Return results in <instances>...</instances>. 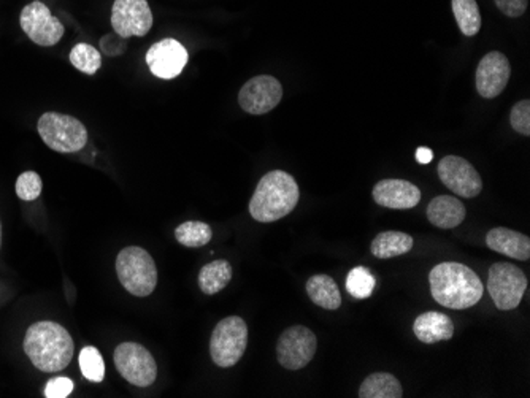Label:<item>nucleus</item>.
I'll list each match as a JSON object with an SVG mask.
<instances>
[{
  "instance_id": "obj_1",
  "label": "nucleus",
  "mask_w": 530,
  "mask_h": 398,
  "mask_svg": "<svg viewBox=\"0 0 530 398\" xmlns=\"http://www.w3.org/2000/svg\"><path fill=\"white\" fill-rule=\"evenodd\" d=\"M435 302L450 309L475 307L482 300V281L472 268L458 262H443L429 273Z\"/></svg>"
},
{
  "instance_id": "obj_2",
  "label": "nucleus",
  "mask_w": 530,
  "mask_h": 398,
  "mask_svg": "<svg viewBox=\"0 0 530 398\" xmlns=\"http://www.w3.org/2000/svg\"><path fill=\"white\" fill-rule=\"evenodd\" d=\"M25 351L37 370L56 373L72 362L73 340L58 322L40 320L27 329Z\"/></svg>"
},
{
  "instance_id": "obj_3",
  "label": "nucleus",
  "mask_w": 530,
  "mask_h": 398,
  "mask_svg": "<svg viewBox=\"0 0 530 398\" xmlns=\"http://www.w3.org/2000/svg\"><path fill=\"white\" fill-rule=\"evenodd\" d=\"M301 197L294 176L283 170H271L262 176L249 200V215L258 223H275L294 210Z\"/></svg>"
},
{
  "instance_id": "obj_4",
  "label": "nucleus",
  "mask_w": 530,
  "mask_h": 398,
  "mask_svg": "<svg viewBox=\"0 0 530 398\" xmlns=\"http://www.w3.org/2000/svg\"><path fill=\"white\" fill-rule=\"evenodd\" d=\"M116 275L132 296L148 297L156 289V264L143 247H124L116 257Z\"/></svg>"
},
{
  "instance_id": "obj_5",
  "label": "nucleus",
  "mask_w": 530,
  "mask_h": 398,
  "mask_svg": "<svg viewBox=\"0 0 530 398\" xmlns=\"http://www.w3.org/2000/svg\"><path fill=\"white\" fill-rule=\"evenodd\" d=\"M37 129L45 145L62 154L81 152L88 143L86 127L73 116L49 111L40 116Z\"/></svg>"
},
{
  "instance_id": "obj_6",
  "label": "nucleus",
  "mask_w": 530,
  "mask_h": 398,
  "mask_svg": "<svg viewBox=\"0 0 530 398\" xmlns=\"http://www.w3.org/2000/svg\"><path fill=\"white\" fill-rule=\"evenodd\" d=\"M248 327L240 316H229L217 322L210 338L211 361L217 367L230 368L240 362L247 351Z\"/></svg>"
},
{
  "instance_id": "obj_7",
  "label": "nucleus",
  "mask_w": 530,
  "mask_h": 398,
  "mask_svg": "<svg viewBox=\"0 0 530 398\" xmlns=\"http://www.w3.org/2000/svg\"><path fill=\"white\" fill-rule=\"evenodd\" d=\"M527 289L525 272L508 262H497L489 268V296L501 311L519 307Z\"/></svg>"
},
{
  "instance_id": "obj_8",
  "label": "nucleus",
  "mask_w": 530,
  "mask_h": 398,
  "mask_svg": "<svg viewBox=\"0 0 530 398\" xmlns=\"http://www.w3.org/2000/svg\"><path fill=\"white\" fill-rule=\"evenodd\" d=\"M121 376L137 387H150L157 378L154 357L139 343H121L113 354Z\"/></svg>"
},
{
  "instance_id": "obj_9",
  "label": "nucleus",
  "mask_w": 530,
  "mask_h": 398,
  "mask_svg": "<svg viewBox=\"0 0 530 398\" xmlns=\"http://www.w3.org/2000/svg\"><path fill=\"white\" fill-rule=\"evenodd\" d=\"M318 340L308 327L292 326L286 329L278 340L277 359L286 370H302L313 361Z\"/></svg>"
},
{
  "instance_id": "obj_10",
  "label": "nucleus",
  "mask_w": 530,
  "mask_h": 398,
  "mask_svg": "<svg viewBox=\"0 0 530 398\" xmlns=\"http://www.w3.org/2000/svg\"><path fill=\"white\" fill-rule=\"evenodd\" d=\"M19 23L26 36L40 47H53L64 36L62 23L51 15L48 6L38 0L23 8Z\"/></svg>"
},
{
  "instance_id": "obj_11",
  "label": "nucleus",
  "mask_w": 530,
  "mask_h": 398,
  "mask_svg": "<svg viewBox=\"0 0 530 398\" xmlns=\"http://www.w3.org/2000/svg\"><path fill=\"white\" fill-rule=\"evenodd\" d=\"M439 178L451 193L464 199H473L482 191V176L464 157H443L439 163Z\"/></svg>"
},
{
  "instance_id": "obj_12",
  "label": "nucleus",
  "mask_w": 530,
  "mask_h": 398,
  "mask_svg": "<svg viewBox=\"0 0 530 398\" xmlns=\"http://www.w3.org/2000/svg\"><path fill=\"white\" fill-rule=\"evenodd\" d=\"M283 99V88L270 75H260L249 79L238 92V103L249 115L269 113Z\"/></svg>"
},
{
  "instance_id": "obj_13",
  "label": "nucleus",
  "mask_w": 530,
  "mask_h": 398,
  "mask_svg": "<svg viewBox=\"0 0 530 398\" xmlns=\"http://www.w3.org/2000/svg\"><path fill=\"white\" fill-rule=\"evenodd\" d=\"M153 21V12L146 0H115L111 6V26L122 38L146 36Z\"/></svg>"
},
{
  "instance_id": "obj_14",
  "label": "nucleus",
  "mask_w": 530,
  "mask_h": 398,
  "mask_svg": "<svg viewBox=\"0 0 530 398\" xmlns=\"http://www.w3.org/2000/svg\"><path fill=\"white\" fill-rule=\"evenodd\" d=\"M510 75L512 67L506 56L499 51H491L476 68V91L484 99H495L505 91Z\"/></svg>"
},
{
  "instance_id": "obj_15",
  "label": "nucleus",
  "mask_w": 530,
  "mask_h": 398,
  "mask_svg": "<svg viewBox=\"0 0 530 398\" xmlns=\"http://www.w3.org/2000/svg\"><path fill=\"white\" fill-rule=\"evenodd\" d=\"M146 64L157 79H176L187 64L186 48L178 40L164 38L146 53Z\"/></svg>"
},
{
  "instance_id": "obj_16",
  "label": "nucleus",
  "mask_w": 530,
  "mask_h": 398,
  "mask_svg": "<svg viewBox=\"0 0 530 398\" xmlns=\"http://www.w3.org/2000/svg\"><path fill=\"white\" fill-rule=\"evenodd\" d=\"M374 200L391 210H410L421 200V191L405 180H381L374 187Z\"/></svg>"
},
{
  "instance_id": "obj_17",
  "label": "nucleus",
  "mask_w": 530,
  "mask_h": 398,
  "mask_svg": "<svg viewBox=\"0 0 530 398\" xmlns=\"http://www.w3.org/2000/svg\"><path fill=\"white\" fill-rule=\"evenodd\" d=\"M486 245L495 253L504 254L512 259L529 260L530 238L516 230L506 227H495L489 230Z\"/></svg>"
},
{
  "instance_id": "obj_18",
  "label": "nucleus",
  "mask_w": 530,
  "mask_h": 398,
  "mask_svg": "<svg viewBox=\"0 0 530 398\" xmlns=\"http://www.w3.org/2000/svg\"><path fill=\"white\" fill-rule=\"evenodd\" d=\"M413 332L421 343L434 344L451 340L454 335V324L446 314L428 311L416 318Z\"/></svg>"
},
{
  "instance_id": "obj_19",
  "label": "nucleus",
  "mask_w": 530,
  "mask_h": 398,
  "mask_svg": "<svg viewBox=\"0 0 530 398\" xmlns=\"http://www.w3.org/2000/svg\"><path fill=\"white\" fill-rule=\"evenodd\" d=\"M465 205L451 195H439L428 206V219L439 229H456L464 223Z\"/></svg>"
},
{
  "instance_id": "obj_20",
  "label": "nucleus",
  "mask_w": 530,
  "mask_h": 398,
  "mask_svg": "<svg viewBox=\"0 0 530 398\" xmlns=\"http://www.w3.org/2000/svg\"><path fill=\"white\" fill-rule=\"evenodd\" d=\"M413 243H415L413 236L408 234L389 230L375 236L374 242L370 245V251L378 259H391V257H398V256L410 253Z\"/></svg>"
},
{
  "instance_id": "obj_21",
  "label": "nucleus",
  "mask_w": 530,
  "mask_h": 398,
  "mask_svg": "<svg viewBox=\"0 0 530 398\" xmlns=\"http://www.w3.org/2000/svg\"><path fill=\"white\" fill-rule=\"evenodd\" d=\"M307 294L310 300L324 308L335 311L342 305V294L337 283L329 275H314L307 281Z\"/></svg>"
},
{
  "instance_id": "obj_22",
  "label": "nucleus",
  "mask_w": 530,
  "mask_h": 398,
  "mask_svg": "<svg viewBox=\"0 0 530 398\" xmlns=\"http://www.w3.org/2000/svg\"><path fill=\"white\" fill-rule=\"evenodd\" d=\"M359 398H402L404 389L398 378L386 372L368 374L359 387Z\"/></svg>"
},
{
  "instance_id": "obj_23",
  "label": "nucleus",
  "mask_w": 530,
  "mask_h": 398,
  "mask_svg": "<svg viewBox=\"0 0 530 398\" xmlns=\"http://www.w3.org/2000/svg\"><path fill=\"white\" fill-rule=\"evenodd\" d=\"M232 279V267L228 260H213L199 273V288L207 296H215Z\"/></svg>"
},
{
  "instance_id": "obj_24",
  "label": "nucleus",
  "mask_w": 530,
  "mask_h": 398,
  "mask_svg": "<svg viewBox=\"0 0 530 398\" xmlns=\"http://www.w3.org/2000/svg\"><path fill=\"white\" fill-rule=\"evenodd\" d=\"M452 13L459 29L467 37H473L482 29V13L476 0H452Z\"/></svg>"
},
{
  "instance_id": "obj_25",
  "label": "nucleus",
  "mask_w": 530,
  "mask_h": 398,
  "mask_svg": "<svg viewBox=\"0 0 530 398\" xmlns=\"http://www.w3.org/2000/svg\"><path fill=\"white\" fill-rule=\"evenodd\" d=\"M175 238L183 246L202 247L210 243L213 230L208 224L202 221H187L176 227Z\"/></svg>"
},
{
  "instance_id": "obj_26",
  "label": "nucleus",
  "mask_w": 530,
  "mask_h": 398,
  "mask_svg": "<svg viewBox=\"0 0 530 398\" xmlns=\"http://www.w3.org/2000/svg\"><path fill=\"white\" fill-rule=\"evenodd\" d=\"M70 62L80 72L94 75L102 66V56L88 43H79L70 51Z\"/></svg>"
},
{
  "instance_id": "obj_27",
  "label": "nucleus",
  "mask_w": 530,
  "mask_h": 398,
  "mask_svg": "<svg viewBox=\"0 0 530 398\" xmlns=\"http://www.w3.org/2000/svg\"><path fill=\"white\" fill-rule=\"evenodd\" d=\"M375 286H376V281L374 275L368 272L366 267H355L346 278V290L357 300H364L372 296Z\"/></svg>"
},
{
  "instance_id": "obj_28",
  "label": "nucleus",
  "mask_w": 530,
  "mask_h": 398,
  "mask_svg": "<svg viewBox=\"0 0 530 398\" xmlns=\"http://www.w3.org/2000/svg\"><path fill=\"white\" fill-rule=\"evenodd\" d=\"M80 368L86 380L92 382H102L105 378V362L103 357L94 346H86L80 352Z\"/></svg>"
},
{
  "instance_id": "obj_29",
  "label": "nucleus",
  "mask_w": 530,
  "mask_h": 398,
  "mask_svg": "<svg viewBox=\"0 0 530 398\" xmlns=\"http://www.w3.org/2000/svg\"><path fill=\"white\" fill-rule=\"evenodd\" d=\"M42 194V178L36 172L21 173L16 182V195L25 202H32Z\"/></svg>"
},
{
  "instance_id": "obj_30",
  "label": "nucleus",
  "mask_w": 530,
  "mask_h": 398,
  "mask_svg": "<svg viewBox=\"0 0 530 398\" xmlns=\"http://www.w3.org/2000/svg\"><path fill=\"white\" fill-rule=\"evenodd\" d=\"M510 122L516 132L529 137L530 135V102L529 100H521L516 103L510 113Z\"/></svg>"
},
{
  "instance_id": "obj_31",
  "label": "nucleus",
  "mask_w": 530,
  "mask_h": 398,
  "mask_svg": "<svg viewBox=\"0 0 530 398\" xmlns=\"http://www.w3.org/2000/svg\"><path fill=\"white\" fill-rule=\"evenodd\" d=\"M73 382L69 378H55L49 381L47 387H45V397L48 398H66L72 393Z\"/></svg>"
},
{
  "instance_id": "obj_32",
  "label": "nucleus",
  "mask_w": 530,
  "mask_h": 398,
  "mask_svg": "<svg viewBox=\"0 0 530 398\" xmlns=\"http://www.w3.org/2000/svg\"><path fill=\"white\" fill-rule=\"evenodd\" d=\"M495 5L499 6V10L506 16L519 18L527 10L529 0H495Z\"/></svg>"
},
{
  "instance_id": "obj_33",
  "label": "nucleus",
  "mask_w": 530,
  "mask_h": 398,
  "mask_svg": "<svg viewBox=\"0 0 530 398\" xmlns=\"http://www.w3.org/2000/svg\"><path fill=\"white\" fill-rule=\"evenodd\" d=\"M432 159H434V152L429 150L426 146H422V148H418V150H416V161L422 163V165L432 162Z\"/></svg>"
},
{
  "instance_id": "obj_34",
  "label": "nucleus",
  "mask_w": 530,
  "mask_h": 398,
  "mask_svg": "<svg viewBox=\"0 0 530 398\" xmlns=\"http://www.w3.org/2000/svg\"><path fill=\"white\" fill-rule=\"evenodd\" d=\"M0 246H2V224H0Z\"/></svg>"
}]
</instances>
